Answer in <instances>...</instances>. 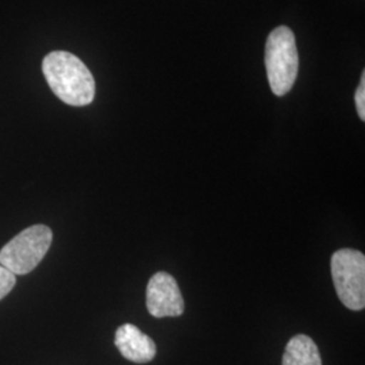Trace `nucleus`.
I'll return each instance as SVG.
<instances>
[{
    "label": "nucleus",
    "mask_w": 365,
    "mask_h": 365,
    "mask_svg": "<svg viewBox=\"0 0 365 365\" xmlns=\"http://www.w3.org/2000/svg\"><path fill=\"white\" fill-rule=\"evenodd\" d=\"M42 72L53 93L73 107L91 105L95 80L87 66L75 54L63 51L49 53L42 61Z\"/></svg>",
    "instance_id": "obj_1"
},
{
    "label": "nucleus",
    "mask_w": 365,
    "mask_h": 365,
    "mask_svg": "<svg viewBox=\"0 0 365 365\" xmlns=\"http://www.w3.org/2000/svg\"><path fill=\"white\" fill-rule=\"evenodd\" d=\"M299 57L295 36L287 26L276 27L265 45V68L269 87L276 96L291 91L298 76Z\"/></svg>",
    "instance_id": "obj_2"
},
{
    "label": "nucleus",
    "mask_w": 365,
    "mask_h": 365,
    "mask_svg": "<svg viewBox=\"0 0 365 365\" xmlns=\"http://www.w3.org/2000/svg\"><path fill=\"white\" fill-rule=\"evenodd\" d=\"M52 241L53 232L48 226H30L0 249V265L15 276L30 274L46 256Z\"/></svg>",
    "instance_id": "obj_3"
},
{
    "label": "nucleus",
    "mask_w": 365,
    "mask_h": 365,
    "mask_svg": "<svg viewBox=\"0 0 365 365\" xmlns=\"http://www.w3.org/2000/svg\"><path fill=\"white\" fill-rule=\"evenodd\" d=\"M331 277L339 300L349 310L365 307V256L356 249H339L330 261Z\"/></svg>",
    "instance_id": "obj_4"
},
{
    "label": "nucleus",
    "mask_w": 365,
    "mask_h": 365,
    "mask_svg": "<svg viewBox=\"0 0 365 365\" xmlns=\"http://www.w3.org/2000/svg\"><path fill=\"white\" fill-rule=\"evenodd\" d=\"M146 307L155 318L180 317L184 313V299L176 279L167 272L152 276L146 287Z\"/></svg>",
    "instance_id": "obj_5"
},
{
    "label": "nucleus",
    "mask_w": 365,
    "mask_h": 365,
    "mask_svg": "<svg viewBox=\"0 0 365 365\" xmlns=\"http://www.w3.org/2000/svg\"><path fill=\"white\" fill-rule=\"evenodd\" d=\"M114 342L119 353L133 363L145 364L156 357L155 341L131 324L118 327Z\"/></svg>",
    "instance_id": "obj_6"
},
{
    "label": "nucleus",
    "mask_w": 365,
    "mask_h": 365,
    "mask_svg": "<svg viewBox=\"0 0 365 365\" xmlns=\"http://www.w3.org/2000/svg\"><path fill=\"white\" fill-rule=\"evenodd\" d=\"M283 365H322L321 354L313 339L298 334L288 341L283 354Z\"/></svg>",
    "instance_id": "obj_7"
},
{
    "label": "nucleus",
    "mask_w": 365,
    "mask_h": 365,
    "mask_svg": "<svg viewBox=\"0 0 365 365\" xmlns=\"http://www.w3.org/2000/svg\"><path fill=\"white\" fill-rule=\"evenodd\" d=\"M15 283H16V276L0 265V300L6 298L13 291Z\"/></svg>",
    "instance_id": "obj_8"
},
{
    "label": "nucleus",
    "mask_w": 365,
    "mask_h": 365,
    "mask_svg": "<svg viewBox=\"0 0 365 365\" xmlns=\"http://www.w3.org/2000/svg\"><path fill=\"white\" fill-rule=\"evenodd\" d=\"M354 102H356V108H357L359 117H360L361 120H365V72H363L360 86H359V88L356 90Z\"/></svg>",
    "instance_id": "obj_9"
}]
</instances>
